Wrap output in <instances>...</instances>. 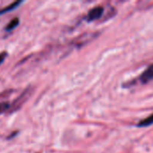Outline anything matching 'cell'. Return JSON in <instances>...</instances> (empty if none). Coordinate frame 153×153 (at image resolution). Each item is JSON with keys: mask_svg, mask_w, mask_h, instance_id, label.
<instances>
[{"mask_svg": "<svg viewBox=\"0 0 153 153\" xmlns=\"http://www.w3.org/2000/svg\"><path fill=\"white\" fill-rule=\"evenodd\" d=\"M103 11H104V9L101 6H97V7L92 8L88 13V20L90 22H91V21L100 19L102 16Z\"/></svg>", "mask_w": 153, "mask_h": 153, "instance_id": "6da1fadb", "label": "cell"}, {"mask_svg": "<svg viewBox=\"0 0 153 153\" xmlns=\"http://www.w3.org/2000/svg\"><path fill=\"white\" fill-rule=\"evenodd\" d=\"M153 79V65L149 66L144 73L141 75V81L143 82H148Z\"/></svg>", "mask_w": 153, "mask_h": 153, "instance_id": "7a4b0ae2", "label": "cell"}, {"mask_svg": "<svg viewBox=\"0 0 153 153\" xmlns=\"http://www.w3.org/2000/svg\"><path fill=\"white\" fill-rule=\"evenodd\" d=\"M21 3H22V1H16V2L12 3V4H9L8 6H6V7H4V9H2V10L0 11V14H3V13H6V12H10V11L13 10V9L16 8V6H17L18 4H20Z\"/></svg>", "mask_w": 153, "mask_h": 153, "instance_id": "3957f363", "label": "cell"}, {"mask_svg": "<svg viewBox=\"0 0 153 153\" xmlns=\"http://www.w3.org/2000/svg\"><path fill=\"white\" fill-rule=\"evenodd\" d=\"M18 24H19V19H18V18H14V19H13V20L8 23V25L6 26L5 30H8V31H9V30H13L15 27H17Z\"/></svg>", "mask_w": 153, "mask_h": 153, "instance_id": "277c9868", "label": "cell"}, {"mask_svg": "<svg viewBox=\"0 0 153 153\" xmlns=\"http://www.w3.org/2000/svg\"><path fill=\"white\" fill-rule=\"evenodd\" d=\"M153 124V115L150 116L149 117H147L146 119H143L140 124L139 126H149Z\"/></svg>", "mask_w": 153, "mask_h": 153, "instance_id": "5b68a950", "label": "cell"}, {"mask_svg": "<svg viewBox=\"0 0 153 153\" xmlns=\"http://www.w3.org/2000/svg\"><path fill=\"white\" fill-rule=\"evenodd\" d=\"M7 108H9V104L7 102H0V114L4 112Z\"/></svg>", "mask_w": 153, "mask_h": 153, "instance_id": "8992f818", "label": "cell"}, {"mask_svg": "<svg viewBox=\"0 0 153 153\" xmlns=\"http://www.w3.org/2000/svg\"><path fill=\"white\" fill-rule=\"evenodd\" d=\"M5 57H6V53L5 52H3V53L0 54V65L4 61Z\"/></svg>", "mask_w": 153, "mask_h": 153, "instance_id": "52a82bcc", "label": "cell"}]
</instances>
